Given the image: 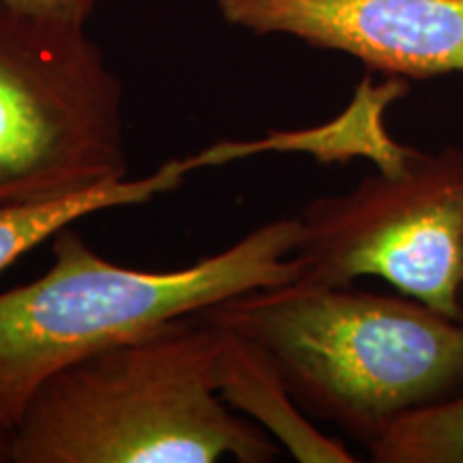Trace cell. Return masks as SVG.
Returning <instances> with one entry per match:
<instances>
[{"label": "cell", "instance_id": "9", "mask_svg": "<svg viewBox=\"0 0 463 463\" xmlns=\"http://www.w3.org/2000/svg\"><path fill=\"white\" fill-rule=\"evenodd\" d=\"M367 447L378 463H463V392L403 414Z\"/></svg>", "mask_w": 463, "mask_h": 463}, {"label": "cell", "instance_id": "6", "mask_svg": "<svg viewBox=\"0 0 463 463\" xmlns=\"http://www.w3.org/2000/svg\"><path fill=\"white\" fill-rule=\"evenodd\" d=\"M230 26L344 52L402 80L463 73V0H217Z\"/></svg>", "mask_w": 463, "mask_h": 463}, {"label": "cell", "instance_id": "5", "mask_svg": "<svg viewBox=\"0 0 463 463\" xmlns=\"http://www.w3.org/2000/svg\"><path fill=\"white\" fill-rule=\"evenodd\" d=\"M298 219V283L378 277L463 322V150L410 148L347 194L307 204Z\"/></svg>", "mask_w": 463, "mask_h": 463}, {"label": "cell", "instance_id": "8", "mask_svg": "<svg viewBox=\"0 0 463 463\" xmlns=\"http://www.w3.org/2000/svg\"><path fill=\"white\" fill-rule=\"evenodd\" d=\"M217 328V326H215ZM219 331V392L232 410L260 422L289 455L305 463H352L356 457L305 419L264 350L241 335Z\"/></svg>", "mask_w": 463, "mask_h": 463}, {"label": "cell", "instance_id": "2", "mask_svg": "<svg viewBox=\"0 0 463 463\" xmlns=\"http://www.w3.org/2000/svg\"><path fill=\"white\" fill-rule=\"evenodd\" d=\"M200 316L253 341L300 408L367 444L463 382V324L408 297L294 281Z\"/></svg>", "mask_w": 463, "mask_h": 463}, {"label": "cell", "instance_id": "7", "mask_svg": "<svg viewBox=\"0 0 463 463\" xmlns=\"http://www.w3.org/2000/svg\"><path fill=\"white\" fill-rule=\"evenodd\" d=\"M245 155V142H222L191 157L167 161L150 176L133 178V181L125 178L120 183L84 191L73 198L0 208V273L24 253L33 251L43 241L54 239L62 228L80 219L108 211V208L142 204V202L153 200L155 195L174 191L194 170L204 165L230 164L234 159H242Z\"/></svg>", "mask_w": 463, "mask_h": 463}, {"label": "cell", "instance_id": "3", "mask_svg": "<svg viewBox=\"0 0 463 463\" xmlns=\"http://www.w3.org/2000/svg\"><path fill=\"white\" fill-rule=\"evenodd\" d=\"M73 225L54 236L48 273L0 294V422L11 430L34 392L69 364L239 294L298 279V217L266 223L176 270L109 262Z\"/></svg>", "mask_w": 463, "mask_h": 463}, {"label": "cell", "instance_id": "1", "mask_svg": "<svg viewBox=\"0 0 463 463\" xmlns=\"http://www.w3.org/2000/svg\"><path fill=\"white\" fill-rule=\"evenodd\" d=\"M277 453L219 392V331L198 314L52 375L14 427L11 461L266 463Z\"/></svg>", "mask_w": 463, "mask_h": 463}, {"label": "cell", "instance_id": "11", "mask_svg": "<svg viewBox=\"0 0 463 463\" xmlns=\"http://www.w3.org/2000/svg\"><path fill=\"white\" fill-rule=\"evenodd\" d=\"M14 453V430L0 422V463L11 461Z\"/></svg>", "mask_w": 463, "mask_h": 463}, {"label": "cell", "instance_id": "4", "mask_svg": "<svg viewBox=\"0 0 463 463\" xmlns=\"http://www.w3.org/2000/svg\"><path fill=\"white\" fill-rule=\"evenodd\" d=\"M123 86L84 24L0 5V208L120 183Z\"/></svg>", "mask_w": 463, "mask_h": 463}, {"label": "cell", "instance_id": "10", "mask_svg": "<svg viewBox=\"0 0 463 463\" xmlns=\"http://www.w3.org/2000/svg\"><path fill=\"white\" fill-rule=\"evenodd\" d=\"M99 0H0L11 9L24 11V14L52 17V20L84 24L90 20L92 11L97 9Z\"/></svg>", "mask_w": 463, "mask_h": 463}]
</instances>
